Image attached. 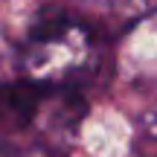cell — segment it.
<instances>
[{
	"label": "cell",
	"instance_id": "1",
	"mask_svg": "<svg viewBox=\"0 0 157 157\" xmlns=\"http://www.w3.org/2000/svg\"><path fill=\"white\" fill-rule=\"evenodd\" d=\"M93 64V38L70 17H50L32 29L21 50L23 82L41 90L70 87Z\"/></svg>",
	"mask_w": 157,
	"mask_h": 157
},
{
	"label": "cell",
	"instance_id": "2",
	"mask_svg": "<svg viewBox=\"0 0 157 157\" xmlns=\"http://www.w3.org/2000/svg\"><path fill=\"white\" fill-rule=\"evenodd\" d=\"M41 93L29 82H0V128H26L41 108Z\"/></svg>",
	"mask_w": 157,
	"mask_h": 157
},
{
	"label": "cell",
	"instance_id": "3",
	"mask_svg": "<svg viewBox=\"0 0 157 157\" xmlns=\"http://www.w3.org/2000/svg\"><path fill=\"white\" fill-rule=\"evenodd\" d=\"M143 131H146V148H148V154H157V119H151Z\"/></svg>",
	"mask_w": 157,
	"mask_h": 157
}]
</instances>
